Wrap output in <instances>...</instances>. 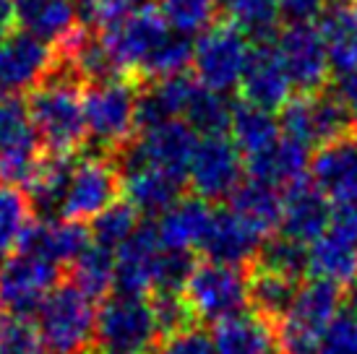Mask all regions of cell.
<instances>
[{"label":"cell","mask_w":357,"mask_h":354,"mask_svg":"<svg viewBox=\"0 0 357 354\" xmlns=\"http://www.w3.org/2000/svg\"><path fill=\"white\" fill-rule=\"evenodd\" d=\"M151 0H94L89 3L84 13H86V26L91 29H109V26H115L120 21L130 19L133 13H139V10L149 8Z\"/></svg>","instance_id":"44"},{"label":"cell","mask_w":357,"mask_h":354,"mask_svg":"<svg viewBox=\"0 0 357 354\" xmlns=\"http://www.w3.org/2000/svg\"><path fill=\"white\" fill-rule=\"evenodd\" d=\"M60 268L47 258L16 250L0 268V310L21 318L40 313L42 302L60 282Z\"/></svg>","instance_id":"10"},{"label":"cell","mask_w":357,"mask_h":354,"mask_svg":"<svg viewBox=\"0 0 357 354\" xmlns=\"http://www.w3.org/2000/svg\"><path fill=\"white\" fill-rule=\"evenodd\" d=\"M19 21V10H16V0H0V37H6L13 31Z\"/></svg>","instance_id":"49"},{"label":"cell","mask_w":357,"mask_h":354,"mask_svg":"<svg viewBox=\"0 0 357 354\" xmlns=\"http://www.w3.org/2000/svg\"><path fill=\"white\" fill-rule=\"evenodd\" d=\"M214 354H279L277 328L261 313H240L214 325Z\"/></svg>","instance_id":"27"},{"label":"cell","mask_w":357,"mask_h":354,"mask_svg":"<svg viewBox=\"0 0 357 354\" xmlns=\"http://www.w3.org/2000/svg\"><path fill=\"white\" fill-rule=\"evenodd\" d=\"M331 6H355L357 0H328Z\"/></svg>","instance_id":"51"},{"label":"cell","mask_w":357,"mask_h":354,"mask_svg":"<svg viewBox=\"0 0 357 354\" xmlns=\"http://www.w3.org/2000/svg\"><path fill=\"white\" fill-rule=\"evenodd\" d=\"M334 211H337L334 203L318 190L316 183H307V180L298 183L284 190V198H282L279 235L307 247L331 226Z\"/></svg>","instance_id":"19"},{"label":"cell","mask_w":357,"mask_h":354,"mask_svg":"<svg viewBox=\"0 0 357 354\" xmlns=\"http://www.w3.org/2000/svg\"><path fill=\"white\" fill-rule=\"evenodd\" d=\"M81 84L84 81L63 63H55L52 73L31 91L26 102L42 148L52 157H73L89 141Z\"/></svg>","instance_id":"1"},{"label":"cell","mask_w":357,"mask_h":354,"mask_svg":"<svg viewBox=\"0 0 357 354\" xmlns=\"http://www.w3.org/2000/svg\"><path fill=\"white\" fill-rule=\"evenodd\" d=\"M284 136L295 138L307 148H321L352 136L355 120L339 94H303L289 99L279 115Z\"/></svg>","instance_id":"8"},{"label":"cell","mask_w":357,"mask_h":354,"mask_svg":"<svg viewBox=\"0 0 357 354\" xmlns=\"http://www.w3.org/2000/svg\"><path fill=\"white\" fill-rule=\"evenodd\" d=\"M199 138L201 136L185 120H167V123L139 130V136L126 148H120L115 159L120 164H128V162L151 164L188 183V167Z\"/></svg>","instance_id":"9"},{"label":"cell","mask_w":357,"mask_h":354,"mask_svg":"<svg viewBox=\"0 0 357 354\" xmlns=\"http://www.w3.org/2000/svg\"><path fill=\"white\" fill-rule=\"evenodd\" d=\"M282 19H287L289 24H313L324 13L326 0H277Z\"/></svg>","instance_id":"47"},{"label":"cell","mask_w":357,"mask_h":354,"mask_svg":"<svg viewBox=\"0 0 357 354\" xmlns=\"http://www.w3.org/2000/svg\"><path fill=\"white\" fill-rule=\"evenodd\" d=\"M310 162H313V157H310V148L305 144H300L289 136H282L261 157L245 159V169L253 180L268 183L279 190H289L298 183H305L307 172H310Z\"/></svg>","instance_id":"26"},{"label":"cell","mask_w":357,"mask_h":354,"mask_svg":"<svg viewBox=\"0 0 357 354\" xmlns=\"http://www.w3.org/2000/svg\"><path fill=\"white\" fill-rule=\"evenodd\" d=\"M193 256L183 250H165L159 253L157 263V279H154V292H183L193 274ZM151 292V295H154Z\"/></svg>","instance_id":"43"},{"label":"cell","mask_w":357,"mask_h":354,"mask_svg":"<svg viewBox=\"0 0 357 354\" xmlns=\"http://www.w3.org/2000/svg\"><path fill=\"white\" fill-rule=\"evenodd\" d=\"M307 274L318 282L352 286L357 282V217L334 211V222L307 245Z\"/></svg>","instance_id":"16"},{"label":"cell","mask_w":357,"mask_h":354,"mask_svg":"<svg viewBox=\"0 0 357 354\" xmlns=\"http://www.w3.org/2000/svg\"><path fill=\"white\" fill-rule=\"evenodd\" d=\"M282 198L284 190L261 183V180H243L238 190L229 196V208L243 217L250 226H256L264 237H268L274 229H279L282 219Z\"/></svg>","instance_id":"32"},{"label":"cell","mask_w":357,"mask_h":354,"mask_svg":"<svg viewBox=\"0 0 357 354\" xmlns=\"http://www.w3.org/2000/svg\"><path fill=\"white\" fill-rule=\"evenodd\" d=\"M229 21L250 40L268 42L279 26V3L277 0H227Z\"/></svg>","instance_id":"37"},{"label":"cell","mask_w":357,"mask_h":354,"mask_svg":"<svg viewBox=\"0 0 357 354\" xmlns=\"http://www.w3.org/2000/svg\"><path fill=\"white\" fill-rule=\"evenodd\" d=\"M211 219H214V208L208 206V201L199 196L180 198L175 206L167 208L157 219L154 229H157V237L165 250L193 253L196 247L201 250Z\"/></svg>","instance_id":"25"},{"label":"cell","mask_w":357,"mask_h":354,"mask_svg":"<svg viewBox=\"0 0 357 354\" xmlns=\"http://www.w3.org/2000/svg\"><path fill=\"white\" fill-rule=\"evenodd\" d=\"M151 302L133 295H112L97 310V354H154L159 346Z\"/></svg>","instance_id":"6"},{"label":"cell","mask_w":357,"mask_h":354,"mask_svg":"<svg viewBox=\"0 0 357 354\" xmlns=\"http://www.w3.org/2000/svg\"><path fill=\"white\" fill-rule=\"evenodd\" d=\"M183 295L196 321L217 325L248 310L250 276L240 266L204 261L196 263Z\"/></svg>","instance_id":"7"},{"label":"cell","mask_w":357,"mask_h":354,"mask_svg":"<svg viewBox=\"0 0 357 354\" xmlns=\"http://www.w3.org/2000/svg\"><path fill=\"white\" fill-rule=\"evenodd\" d=\"M70 172H73L70 157H52V154H47V157L40 159L37 169L31 172V177L24 185L37 217L55 219L63 214V201H66V193H68Z\"/></svg>","instance_id":"29"},{"label":"cell","mask_w":357,"mask_h":354,"mask_svg":"<svg viewBox=\"0 0 357 354\" xmlns=\"http://www.w3.org/2000/svg\"><path fill=\"white\" fill-rule=\"evenodd\" d=\"M0 354H45L37 323L0 310Z\"/></svg>","instance_id":"42"},{"label":"cell","mask_w":357,"mask_h":354,"mask_svg":"<svg viewBox=\"0 0 357 354\" xmlns=\"http://www.w3.org/2000/svg\"><path fill=\"white\" fill-rule=\"evenodd\" d=\"M0 258H3V256H0ZM0 268H3V261H0Z\"/></svg>","instance_id":"53"},{"label":"cell","mask_w":357,"mask_h":354,"mask_svg":"<svg viewBox=\"0 0 357 354\" xmlns=\"http://www.w3.org/2000/svg\"><path fill=\"white\" fill-rule=\"evenodd\" d=\"M243 183V154L227 133L201 136L188 167V185L204 201L229 198Z\"/></svg>","instance_id":"15"},{"label":"cell","mask_w":357,"mask_h":354,"mask_svg":"<svg viewBox=\"0 0 357 354\" xmlns=\"http://www.w3.org/2000/svg\"><path fill=\"white\" fill-rule=\"evenodd\" d=\"M250 52V37L243 34L232 21L211 24L193 42V79L217 94H229L232 88H240Z\"/></svg>","instance_id":"5"},{"label":"cell","mask_w":357,"mask_h":354,"mask_svg":"<svg viewBox=\"0 0 357 354\" xmlns=\"http://www.w3.org/2000/svg\"><path fill=\"white\" fill-rule=\"evenodd\" d=\"M316 354H357V315L342 310L321 336Z\"/></svg>","instance_id":"45"},{"label":"cell","mask_w":357,"mask_h":354,"mask_svg":"<svg viewBox=\"0 0 357 354\" xmlns=\"http://www.w3.org/2000/svg\"><path fill=\"white\" fill-rule=\"evenodd\" d=\"M256 263L264 271H274V274H282L298 282L300 276L307 271V247L284 235L268 237L261 247V253H258Z\"/></svg>","instance_id":"39"},{"label":"cell","mask_w":357,"mask_h":354,"mask_svg":"<svg viewBox=\"0 0 357 354\" xmlns=\"http://www.w3.org/2000/svg\"><path fill=\"white\" fill-rule=\"evenodd\" d=\"M70 282L79 286L81 292L97 302H105L109 292L115 289V253L107 247L91 243L73 263H70Z\"/></svg>","instance_id":"33"},{"label":"cell","mask_w":357,"mask_h":354,"mask_svg":"<svg viewBox=\"0 0 357 354\" xmlns=\"http://www.w3.org/2000/svg\"><path fill=\"white\" fill-rule=\"evenodd\" d=\"M40 136L19 97H0V183L26 185L40 164Z\"/></svg>","instance_id":"13"},{"label":"cell","mask_w":357,"mask_h":354,"mask_svg":"<svg viewBox=\"0 0 357 354\" xmlns=\"http://www.w3.org/2000/svg\"><path fill=\"white\" fill-rule=\"evenodd\" d=\"M154 354H214V344L206 331L190 325L180 334L162 339Z\"/></svg>","instance_id":"46"},{"label":"cell","mask_w":357,"mask_h":354,"mask_svg":"<svg viewBox=\"0 0 357 354\" xmlns=\"http://www.w3.org/2000/svg\"><path fill=\"white\" fill-rule=\"evenodd\" d=\"M91 245V229L70 219H34L16 250H26L52 263L70 266Z\"/></svg>","instance_id":"24"},{"label":"cell","mask_w":357,"mask_h":354,"mask_svg":"<svg viewBox=\"0 0 357 354\" xmlns=\"http://www.w3.org/2000/svg\"><path fill=\"white\" fill-rule=\"evenodd\" d=\"M266 240L268 237H264L256 226H250L245 219L238 217L227 206L222 211H214V219L201 243V250H204L206 261L245 268L248 263L258 261V253Z\"/></svg>","instance_id":"20"},{"label":"cell","mask_w":357,"mask_h":354,"mask_svg":"<svg viewBox=\"0 0 357 354\" xmlns=\"http://www.w3.org/2000/svg\"><path fill=\"white\" fill-rule=\"evenodd\" d=\"M344 305H347V313L357 315V282L352 286H349L347 297H344Z\"/></svg>","instance_id":"50"},{"label":"cell","mask_w":357,"mask_h":354,"mask_svg":"<svg viewBox=\"0 0 357 354\" xmlns=\"http://www.w3.org/2000/svg\"><path fill=\"white\" fill-rule=\"evenodd\" d=\"M284 136L279 118H274L271 109L256 107L243 102L232 109V123H229V138L235 141L238 151L245 159L261 157L264 151L277 144Z\"/></svg>","instance_id":"31"},{"label":"cell","mask_w":357,"mask_h":354,"mask_svg":"<svg viewBox=\"0 0 357 354\" xmlns=\"http://www.w3.org/2000/svg\"><path fill=\"white\" fill-rule=\"evenodd\" d=\"M292 81L279 58L277 45L258 42L250 52L245 76L240 81V94L248 105L264 109H282L292 99Z\"/></svg>","instance_id":"22"},{"label":"cell","mask_w":357,"mask_h":354,"mask_svg":"<svg viewBox=\"0 0 357 354\" xmlns=\"http://www.w3.org/2000/svg\"><path fill=\"white\" fill-rule=\"evenodd\" d=\"M34 219L37 214L31 208L26 190L19 185L0 183V256L21 245Z\"/></svg>","instance_id":"34"},{"label":"cell","mask_w":357,"mask_h":354,"mask_svg":"<svg viewBox=\"0 0 357 354\" xmlns=\"http://www.w3.org/2000/svg\"><path fill=\"white\" fill-rule=\"evenodd\" d=\"M139 91L136 81L118 76V79L91 84L84 94L89 141L115 157L136 138L139 130Z\"/></svg>","instance_id":"3"},{"label":"cell","mask_w":357,"mask_h":354,"mask_svg":"<svg viewBox=\"0 0 357 354\" xmlns=\"http://www.w3.org/2000/svg\"><path fill=\"white\" fill-rule=\"evenodd\" d=\"M321 37L331 70L342 76L357 73V6H331L321 16Z\"/></svg>","instance_id":"30"},{"label":"cell","mask_w":357,"mask_h":354,"mask_svg":"<svg viewBox=\"0 0 357 354\" xmlns=\"http://www.w3.org/2000/svg\"><path fill=\"white\" fill-rule=\"evenodd\" d=\"M118 162V159H115ZM120 177H123V193L126 201L144 217H162L167 208H172L183 198V185L185 180L169 175L165 169L151 167V164H120Z\"/></svg>","instance_id":"23"},{"label":"cell","mask_w":357,"mask_h":354,"mask_svg":"<svg viewBox=\"0 0 357 354\" xmlns=\"http://www.w3.org/2000/svg\"><path fill=\"white\" fill-rule=\"evenodd\" d=\"M58 63L50 42L21 29L0 37V97H19L34 91Z\"/></svg>","instance_id":"14"},{"label":"cell","mask_w":357,"mask_h":354,"mask_svg":"<svg viewBox=\"0 0 357 354\" xmlns=\"http://www.w3.org/2000/svg\"><path fill=\"white\" fill-rule=\"evenodd\" d=\"M151 313H154L157 331L162 339L185 331L196 321L183 292H154L151 295Z\"/></svg>","instance_id":"41"},{"label":"cell","mask_w":357,"mask_h":354,"mask_svg":"<svg viewBox=\"0 0 357 354\" xmlns=\"http://www.w3.org/2000/svg\"><path fill=\"white\" fill-rule=\"evenodd\" d=\"M232 109L235 107H229L225 94H217V91H211V88L199 84L196 91H193V97H190L183 120L199 136H219V133H227L229 130Z\"/></svg>","instance_id":"36"},{"label":"cell","mask_w":357,"mask_h":354,"mask_svg":"<svg viewBox=\"0 0 357 354\" xmlns=\"http://www.w3.org/2000/svg\"><path fill=\"white\" fill-rule=\"evenodd\" d=\"M120 190H123V177L115 157H102V151L94 157H84L73 164L60 217L81 224L86 219H97L105 208L118 201Z\"/></svg>","instance_id":"12"},{"label":"cell","mask_w":357,"mask_h":354,"mask_svg":"<svg viewBox=\"0 0 357 354\" xmlns=\"http://www.w3.org/2000/svg\"><path fill=\"white\" fill-rule=\"evenodd\" d=\"M16 10L24 29L50 45L66 42L84 26L79 21L76 0H16Z\"/></svg>","instance_id":"28"},{"label":"cell","mask_w":357,"mask_h":354,"mask_svg":"<svg viewBox=\"0 0 357 354\" xmlns=\"http://www.w3.org/2000/svg\"><path fill=\"white\" fill-rule=\"evenodd\" d=\"M76 3H79V8H81V6L86 8V6H89V3H94V0H76Z\"/></svg>","instance_id":"52"},{"label":"cell","mask_w":357,"mask_h":354,"mask_svg":"<svg viewBox=\"0 0 357 354\" xmlns=\"http://www.w3.org/2000/svg\"><path fill=\"white\" fill-rule=\"evenodd\" d=\"M337 94L342 97V102L347 105V109L352 112V120L357 125V73H349V76H342L337 84Z\"/></svg>","instance_id":"48"},{"label":"cell","mask_w":357,"mask_h":354,"mask_svg":"<svg viewBox=\"0 0 357 354\" xmlns=\"http://www.w3.org/2000/svg\"><path fill=\"white\" fill-rule=\"evenodd\" d=\"M277 52L298 91L303 94L324 91L331 73V63L316 24H289L287 29H282L277 37Z\"/></svg>","instance_id":"17"},{"label":"cell","mask_w":357,"mask_h":354,"mask_svg":"<svg viewBox=\"0 0 357 354\" xmlns=\"http://www.w3.org/2000/svg\"><path fill=\"white\" fill-rule=\"evenodd\" d=\"M159 253H162V243L154 224H141L115 250V292L133 297L154 292Z\"/></svg>","instance_id":"21"},{"label":"cell","mask_w":357,"mask_h":354,"mask_svg":"<svg viewBox=\"0 0 357 354\" xmlns=\"http://www.w3.org/2000/svg\"><path fill=\"white\" fill-rule=\"evenodd\" d=\"M172 26L167 19L159 13V8H149L133 13L130 19L120 21L109 29L97 31L100 40L105 42L107 52L112 55L120 73H136L141 76L144 68L151 63V58L159 52V47L167 42L172 34Z\"/></svg>","instance_id":"11"},{"label":"cell","mask_w":357,"mask_h":354,"mask_svg":"<svg viewBox=\"0 0 357 354\" xmlns=\"http://www.w3.org/2000/svg\"><path fill=\"white\" fill-rule=\"evenodd\" d=\"M157 8L172 29L190 37L206 31L214 24L217 0H157Z\"/></svg>","instance_id":"40"},{"label":"cell","mask_w":357,"mask_h":354,"mask_svg":"<svg viewBox=\"0 0 357 354\" xmlns=\"http://www.w3.org/2000/svg\"><path fill=\"white\" fill-rule=\"evenodd\" d=\"M310 177L337 211L357 217V138L349 136L318 148L310 162Z\"/></svg>","instance_id":"18"},{"label":"cell","mask_w":357,"mask_h":354,"mask_svg":"<svg viewBox=\"0 0 357 354\" xmlns=\"http://www.w3.org/2000/svg\"><path fill=\"white\" fill-rule=\"evenodd\" d=\"M298 282L287 279L274 271H264L258 268L256 274L250 276V305L256 307V313L264 318H282L287 313V307L292 305V300L298 295Z\"/></svg>","instance_id":"35"},{"label":"cell","mask_w":357,"mask_h":354,"mask_svg":"<svg viewBox=\"0 0 357 354\" xmlns=\"http://www.w3.org/2000/svg\"><path fill=\"white\" fill-rule=\"evenodd\" d=\"M342 305L344 297L337 284L318 279L303 284L287 313L279 318V349L284 354H316L321 336L339 318Z\"/></svg>","instance_id":"4"},{"label":"cell","mask_w":357,"mask_h":354,"mask_svg":"<svg viewBox=\"0 0 357 354\" xmlns=\"http://www.w3.org/2000/svg\"><path fill=\"white\" fill-rule=\"evenodd\" d=\"M139 226V211L123 198V201H115L112 206L105 208L100 217L94 219V224L89 226L91 243H97V245L115 253Z\"/></svg>","instance_id":"38"},{"label":"cell","mask_w":357,"mask_h":354,"mask_svg":"<svg viewBox=\"0 0 357 354\" xmlns=\"http://www.w3.org/2000/svg\"><path fill=\"white\" fill-rule=\"evenodd\" d=\"M34 318L45 354H97L94 300L70 279L52 289Z\"/></svg>","instance_id":"2"}]
</instances>
